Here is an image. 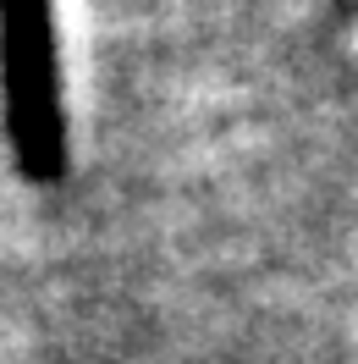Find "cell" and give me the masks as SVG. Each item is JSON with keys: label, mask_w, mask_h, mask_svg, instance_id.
Wrapping results in <instances>:
<instances>
[{"label": "cell", "mask_w": 358, "mask_h": 364, "mask_svg": "<svg viewBox=\"0 0 358 364\" xmlns=\"http://www.w3.org/2000/svg\"><path fill=\"white\" fill-rule=\"evenodd\" d=\"M0 83H6V133L23 177H61V105H55V28L50 0H0Z\"/></svg>", "instance_id": "cell-1"}]
</instances>
